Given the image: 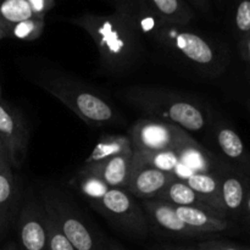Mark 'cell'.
<instances>
[{
    "instance_id": "37",
    "label": "cell",
    "mask_w": 250,
    "mask_h": 250,
    "mask_svg": "<svg viewBox=\"0 0 250 250\" xmlns=\"http://www.w3.org/2000/svg\"><path fill=\"white\" fill-rule=\"evenodd\" d=\"M249 110H250V100H249Z\"/></svg>"
},
{
    "instance_id": "10",
    "label": "cell",
    "mask_w": 250,
    "mask_h": 250,
    "mask_svg": "<svg viewBox=\"0 0 250 250\" xmlns=\"http://www.w3.org/2000/svg\"><path fill=\"white\" fill-rule=\"evenodd\" d=\"M0 139L6 146L12 167H21L28 150L29 128L24 117L4 102H0Z\"/></svg>"
},
{
    "instance_id": "24",
    "label": "cell",
    "mask_w": 250,
    "mask_h": 250,
    "mask_svg": "<svg viewBox=\"0 0 250 250\" xmlns=\"http://www.w3.org/2000/svg\"><path fill=\"white\" fill-rule=\"evenodd\" d=\"M234 26L242 37L250 33V0H242L234 15Z\"/></svg>"
},
{
    "instance_id": "30",
    "label": "cell",
    "mask_w": 250,
    "mask_h": 250,
    "mask_svg": "<svg viewBox=\"0 0 250 250\" xmlns=\"http://www.w3.org/2000/svg\"><path fill=\"white\" fill-rule=\"evenodd\" d=\"M27 1L31 5L33 14H36V12L37 14H41V12H43L46 7L45 0H27Z\"/></svg>"
},
{
    "instance_id": "8",
    "label": "cell",
    "mask_w": 250,
    "mask_h": 250,
    "mask_svg": "<svg viewBox=\"0 0 250 250\" xmlns=\"http://www.w3.org/2000/svg\"><path fill=\"white\" fill-rule=\"evenodd\" d=\"M16 225L21 250H50L48 215L41 200L33 195L24 200Z\"/></svg>"
},
{
    "instance_id": "6",
    "label": "cell",
    "mask_w": 250,
    "mask_h": 250,
    "mask_svg": "<svg viewBox=\"0 0 250 250\" xmlns=\"http://www.w3.org/2000/svg\"><path fill=\"white\" fill-rule=\"evenodd\" d=\"M92 207L119 231L128 236L144 238L148 234L150 226L143 208L126 189L110 188Z\"/></svg>"
},
{
    "instance_id": "7",
    "label": "cell",
    "mask_w": 250,
    "mask_h": 250,
    "mask_svg": "<svg viewBox=\"0 0 250 250\" xmlns=\"http://www.w3.org/2000/svg\"><path fill=\"white\" fill-rule=\"evenodd\" d=\"M128 137L133 150L150 153L177 150L197 142L186 129L177 125L155 119H141L134 122L129 127Z\"/></svg>"
},
{
    "instance_id": "4",
    "label": "cell",
    "mask_w": 250,
    "mask_h": 250,
    "mask_svg": "<svg viewBox=\"0 0 250 250\" xmlns=\"http://www.w3.org/2000/svg\"><path fill=\"white\" fill-rule=\"evenodd\" d=\"M41 202L48 216L76 250H107L97 229L65 193L53 187L45 188Z\"/></svg>"
},
{
    "instance_id": "29",
    "label": "cell",
    "mask_w": 250,
    "mask_h": 250,
    "mask_svg": "<svg viewBox=\"0 0 250 250\" xmlns=\"http://www.w3.org/2000/svg\"><path fill=\"white\" fill-rule=\"evenodd\" d=\"M9 168H12L9 153H7V149L5 146V144L0 139V172L5 170H9Z\"/></svg>"
},
{
    "instance_id": "19",
    "label": "cell",
    "mask_w": 250,
    "mask_h": 250,
    "mask_svg": "<svg viewBox=\"0 0 250 250\" xmlns=\"http://www.w3.org/2000/svg\"><path fill=\"white\" fill-rule=\"evenodd\" d=\"M155 199L167 203V204L172 205V207L202 208V209H207L209 210V211L215 212L214 210L210 209V208L200 199L199 195L186 183L185 180H180V178H175L172 182L168 183L167 187H166Z\"/></svg>"
},
{
    "instance_id": "27",
    "label": "cell",
    "mask_w": 250,
    "mask_h": 250,
    "mask_svg": "<svg viewBox=\"0 0 250 250\" xmlns=\"http://www.w3.org/2000/svg\"><path fill=\"white\" fill-rule=\"evenodd\" d=\"M156 9L159 10L161 15L166 17H177L180 4L178 0H153Z\"/></svg>"
},
{
    "instance_id": "26",
    "label": "cell",
    "mask_w": 250,
    "mask_h": 250,
    "mask_svg": "<svg viewBox=\"0 0 250 250\" xmlns=\"http://www.w3.org/2000/svg\"><path fill=\"white\" fill-rule=\"evenodd\" d=\"M199 250H250V247L238 246L226 241H204L198 244Z\"/></svg>"
},
{
    "instance_id": "15",
    "label": "cell",
    "mask_w": 250,
    "mask_h": 250,
    "mask_svg": "<svg viewBox=\"0 0 250 250\" xmlns=\"http://www.w3.org/2000/svg\"><path fill=\"white\" fill-rule=\"evenodd\" d=\"M20 185L12 168L0 172V242L5 238L20 211Z\"/></svg>"
},
{
    "instance_id": "22",
    "label": "cell",
    "mask_w": 250,
    "mask_h": 250,
    "mask_svg": "<svg viewBox=\"0 0 250 250\" xmlns=\"http://www.w3.org/2000/svg\"><path fill=\"white\" fill-rule=\"evenodd\" d=\"M139 151V150H137ZM146 161L154 167L159 168L165 172L172 173L178 178L181 172V161L176 150H166V151H141Z\"/></svg>"
},
{
    "instance_id": "3",
    "label": "cell",
    "mask_w": 250,
    "mask_h": 250,
    "mask_svg": "<svg viewBox=\"0 0 250 250\" xmlns=\"http://www.w3.org/2000/svg\"><path fill=\"white\" fill-rule=\"evenodd\" d=\"M144 33L151 34L158 43L170 51L173 58H178L202 72L217 76L224 72L225 63L221 54L202 36L188 31L161 29L153 17H144L141 21Z\"/></svg>"
},
{
    "instance_id": "13",
    "label": "cell",
    "mask_w": 250,
    "mask_h": 250,
    "mask_svg": "<svg viewBox=\"0 0 250 250\" xmlns=\"http://www.w3.org/2000/svg\"><path fill=\"white\" fill-rule=\"evenodd\" d=\"M175 210L180 219L198 236L226 232L234 227L232 220L202 208L175 207Z\"/></svg>"
},
{
    "instance_id": "35",
    "label": "cell",
    "mask_w": 250,
    "mask_h": 250,
    "mask_svg": "<svg viewBox=\"0 0 250 250\" xmlns=\"http://www.w3.org/2000/svg\"><path fill=\"white\" fill-rule=\"evenodd\" d=\"M2 250H19V248H17V246L14 242H10V243H7L6 246L2 248Z\"/></svg>"
},
{
    "instance_id": "20",
    "label": "cell",
    "mask_w": 250,
    "mask_h": 250,
    "mask_svg": "<svg viewBox=\"0 0 250 250\" xmlns=\"http://www.w3.org/2000/svg\"><path fill=\"white\" fill-rule=\"evenodd\" d=\"M73 182H75L78 190L87 198L90 205L99 202L110 189L102 178H99L97 175H94L84 167H82V170L77 173V176H75Z\"/></svg>"
},
{
    "instance_id": "32",
    "label": "cell",
    "mask_w": 250,
    "mask_h": 250,
    "mask_svg": "<svg viewBox=\"0 0 250 250\" xmlns=\"http://www.w3.org/2000/svg\"><path fill=\"white\" fill-rule=\"evenodd\" d=\"M242 220H244V221H247L248 224H250V190H249L248 198H247L246 207H244V212H243V217H242Z\"/></svg>"
},
{
    "instance_id": "25",
    "label": "cell",
    "mask_w": 250,
    "mask_h": 250,
    "mask_svg": "<svg viewBox=\"0 0 250 250\" xmlns=\"http://www.w3.org/2000/svg\"><path fill=\"white\" fill-rule=\"evenodd\" d=\"M48 215V214H46ZM48 227H49V249L50 250H76L72 244L67 241L62 232L59 229L55 222L48 216Z\"/></svg>"
},
{
    "instance_id": "17",
    "label": "cell",
    "mask_w": 250,
    "mask_h": 250,
    "mask_svg": "<svg viewBox=\"0 0 250 250\" xmlns=\"http://www.w3.org/2000/svg\"><path fill=\"white\" fill-rule=\"evenodd\" d=\"M219 171L195 172L188 176L185 181L210 209L225 216L221 205V183Z\"/></svg>"
},
{
    "instance_id": "2",
    "label": "cell",
    "mask_w": 250,
    "mask_h": 250,
    "mask_svg": "<svg viewBox=\"0 0 250 250\" xmlns=\"http://www.w3.org/2000/svg\"><path fill=\"white\" fill-rule=\"evenodd\" d=\"M124 98L151 119L177 125L187 132H199L208 125V115L199 103L165 88L136 85L128 88Z\"/></svg>"
},
{
    "instance_id": "5",
    "label": "cell",
    "mask_w": 250,
    "mask_h": 250,
    "mask_svg": "<svg viewBox=\"0 0 250 250\" xmlns=\"http://www.w3.org/2000/svg\"><path fill=\"white\" fill-rule=\"evenodd\" d=\"M99 53L102 70L110 73H121L136 65L139 58L138 44L134 37L116 22H84Z\"/></svg>"
},
{
    "instance_id": "9",
    "label": "cell",
    "mask_w": 250,
    "mask_h": 250,
    "mask_svg": "<svg viewBox=\"0 0 250 250\" xmlns=\"http://www.w3.org/2000/svg\"><path fill=\"white\" fill-rule=\"evenodd\" d=\"M175 178L177 177L172 173L150 165L141 151L133 150L131 176L126 190L134 198L143 200L155 199Z\"/></svg>"
},
{
    "instance_id": "16",
    "label": "cell",
    "mask_w": 250,
    "mask_h": 250,
    "mask_svg": "<svg viewBox=\"0 0 250 250\" xmlns=\"http://www.w3.org/2000/svg\"><path fill=\"white\" fill-rule=\"evenodd\" d=\"M132 155L133 151L124 155L114 156L102 163L84 165L83 167L102 178L109 188L126 189L131 176Z\"/></svg>"
},
{
    "instance_id": "23",
    "label": "cell",
    "mask_w": 250,
    "mask_h": 250,
    "mask_svg": "<svg viewBox=\"0 0 250 250\" xmlns=\"http://www.w3.org/2000/svg\"><path fill=\"white\" fill-rule=\"evenodd\" d=\"M42 29H43V23L38 20L31 19L9 27L7 36H12L22 41H33L41 36Z\"/></svg>"
},
{
    "instance_id": "11",
    "label": "cell",
    "mask_w": 250,
    "mask_h": 250,
    "mask_svg": "<svg viewBox=\"0 0 250 250\" xmlns=\"http://www.w3.org/2000/svg\"><path fill=\"white\" fill-rule=\"evenodd\" d=\"M220 172L221 205L224 214L229 220H242L247 198L250 190V176L229 164Z\"/></svg>"
},
{
    "instance_id": "18",
    "label": "cell",
    "mask_w": 250,
    "mask_h": 250,
    "mask_svg": "<svg viewBox=\"0 0 250 250\" xmlns=\"http://www.w3.org/2000/svg\"><path fill=\"white\" fill-rule=\"evenodd\" d=\"M133 151L131 139L125 134H104L95 144L94 149L85 160L84 165L102 163L114 156L124 155Z\"/></svg>"
},
{
    "instance_id": "14",
    "label": "cell",
    "mask_w": 250,
    "mask_h": 250,
    "mask_svg": "<svg viewBox=\"0 0 250 250\" xmlns=\"http://www.w3.org/2000/svg\"><path fill=\"white\" fill-rule=\"evenodd\" d=\"M215 139L229 165L250 176V151L239 134L229 125L220 124L215 128Z\"/></svg>"
},
{
    "instance_id": "33",
    "label": "cell",
    "mask_w": 250,
    "mask_h": 250,
    "mask_svg": "<svg viewBox=\"0 0 250 250\" xmlns=\"http://www.w3.org/2000/svg\"><path fill=\"white\" fill-rule=\"evenodd\" d=\"M106 249L107 250H126L121 244H119L115 241H109L106 243Z\"/></svg>"
},
{
    "instance_id": "21",
    "label": "cell",
    "mask_w": 250,
    "mask_h": 250,
    "mask_svg": "<svg viewBox=\"0 0 250 250\" xmlns=\"http://www.w3.org/2000/svg\"><path fill=\"white\" fill-rule=\"evenodd\" d=\"M34 14L27 0H4L0 4V23L7 28L33 19Z\"/></svg>"
},
{
    "instance_id": "36",
    "label": "cell",
    "mask_w": 250,
    "mask_h": 250,
    "mask_svg": "<svg viewBox=\"0 0 250 250\" xmlns=\"http://www.w3.org/2000/svg\"><path fill=\"white\" fill-rule=\"evenodd\" d=\"M0 102H2L1 100V87H0Z\"/></svg>"
},
{
    "instance_id": "31",
    "label": "cell",
    "mask_w": 250,
    "mask_h": 250,
    "mask_svg": "<svg viewBox=\"0 0 250 250\" xmlns=\"http://www.w3.org/2000/svg\"><path fill=\"white\" fill-rule=\"evenodd\" d=\"M151 250H199V249H193L187 248V247H177V246H159L153 248Z\"/></svg>"
},
{
    "instance_id": "28",
    "label": "cell",
    "mask_w": 250,
    "mask_h": 250,
    "mask_svg": "<svg viewBox=\"0 0 250 250\" xmlns=\"http://www.w3.org/2000/svg\"><path fill=\"white\" fill-rule=\"evenodd\" d=\"M239 53L242 59L250 65V33L242 37L239 41Z\"/></svg>"
},
{
    "instance_id": "34",
    "label": "cell",
    "mask_w": 250,
    "mask_h": 250,
    "mask_svg": "<svg viewBox=\"0 0 250 250\" xmlns=\"http://www.w3.org/2000/svg\"><path fill=\"white\" fill-rule=\"evenodd\" d=\"M7 29L9 28H7L6 26H4V24L0 23V41L7 37Z\"/></svg>"
},
{
    "instance_id": "12",
    "label": "cell",
    "mask_w": 250,
    "mask_h": 250,
    "mask_svg": "<svg viewBox=\"0 0 250 250\" xmlns=\"http://www.w3.org/2000/svg\"><path fill=\"white\" fill-rule=\"evenodd\" d=\"M142 208L148 219L149 226L155 227L164 234L181 238L198 237V234L180 219L172 205L158 199H148L143 200Z\"/></svg>"
},
{
    "instance_id": "1",
    "label": "cell",
    "mask_w": 250,
    "mask_h": 250,
    "mask_svg": "<svg viewBox=\"0 0 250 250\" xmlns=\"http://www.w3.org/2000/svg\"><path fill=\"white\" fill-rule=\"evenodd\" d=\"M31 78L90 126H112L122 122L121 115L109 100L66 73L49 67L36 68Z\"/></svg>"
}]
</instances>
